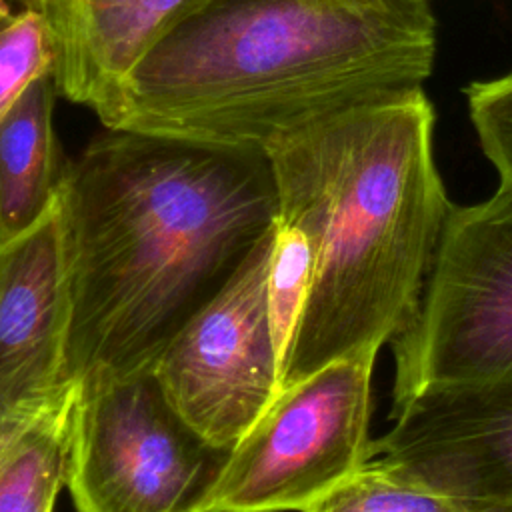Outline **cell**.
I'll use <instances>...</instances> for the list:
<instances>
[{
  "label": "cell",
  "mask_w": 512,
  "mask_h": 512,
  "mask_svg": "<svg viewBox=\"0 0 512 512\" xmlns=\"http://www.w3.org/2000/svg\"><path fill=\"white\" fill-rule=\"evenodd\" d=\"M212 0H26L54 42L58 96L104 112L134 66Z\"/></svg>",
  "instance_id": "9c48e42d"
},
{
  "label": "cell",
  "mask_w": 512,
  "mask_h": 512,
  "mask_svg": "<svg viewBox=\"0 0 512 512\" xmlns=\"http://www.w3.org/2000/svg\"><path fill=\"white\" fill-rule=\"evenodd\" d=\"M56 52L44 16L0 0V116L40 78L54 76Z\"/></svg>",
  "instance_id": "4fadbf2b"
},
{
  "label": "cell",
  "mask_w": 512,
  "mask_h": 512,
  "mask_svg": "<svg viewBox=\"0 0 512 512\" xmlns=\"http://www.w3.org/2000/svg\"><path fill=\"white\" fill-rule=\"evenodd\" d=\"M274 228L152 366L180 418L222 452L240 442L280 392L266 294Z\"/></svg>",
  "instance_id": "52a82bcc"
},
{
  "label": "cell",
  "mask_w": 512,
  "mask_h": 512,
  "mask_svg": "<svg viewBox=\"0 0 512 512\" xmlns=\"http://www.w3.org/2000/svg\"><path fill=\"white\" fill-rule=\"evenodd\" d=\"M54 76L36 80L0 116V238L32 226L60 190L68 160L54 130Z\"/></svg>",
  "instance_id": "8fae6325"
},
{
  "label": "cell",
  "mask_w": 512,
  "mask_h": 512,
  "mask_svg": "<svg viewBox=\"0 0 512 512\" xmlns=\"http://www.w3.org/2000/svg\"><path fill=\"white\" fill-rule=\"evenodd\" d=\"M314 254L308 238L294 226L276 222L268 264V316L280 358V372L312 282Z\"/></svg>",
  "instance_id": "5bb4252c"
},
{
  "label": "cell",
  "mask_w": 512,
  "mask_h": 512,
  "mask_svg": "<svg viewBox=\"0 0 512 512\" xmlns=\"http://www.w3.org/2000/svg\"><path fill=\"white\" fill-rule=\"evenodd\" d=\"M428 0H212L126 76L104 128L260 148L432 74Z\"/></svg>",
  "instance_id": "3957f363"
},
{
  "label": "cell",
  "mask_w": 512,
  "mask_h": 512,
  "mask_svg": "<svg viewBox=\"0 0 512 512\" xmlns=\"http://www.w3.org/2000/svg\"><path fill=\"white\" fill-rule=\"evenodd\" d=\"M466 94L484 154L498 170L500 180L512 182V74L474 82Z\"/></svg>",
  "instance_id": "9a60e30c"
},
{
  "label": "cell",
  "mask_w": 512,
  "mask_h": 512,
  "mask_svg": "<svg viewBox=\"0 0 512 512\" xmlns=\"http://www.w3.org/2000/svg\"><path fill=\"white\" fill-rule=\"evenodd\" d=\"M14 4H20V6H26V0H12Z\"/></svg>",
  "instance_id": "2e32d148"
},
{
  "label": "cell",
  "mask_w": 512,
  "mask_h": 512,
  "mask_svg": "<svg viewBox=\"0 0 512 512\" xmlns=\"http://www.w3.org/2000/svg\"><path fill=\"white\" fill-rule=\"evenodd\" d=\"M432 126L418 86L346 104L266 144L278 220L314 254L280 390L338 358L376 356L414 316L454 208Z\"/></svg>",
  "instance_id": "7a4b0ae2"
},
{
  "label": "cell",
  "mask_w": 512,
  "mask_h": 512,
  "mask_svg": "<svg viewBox=\"0 0 512 512\" xmlns=\"http://www.w3.org/2000/svg\"><path fill=\"white\" fill-rule=\"evenodd\" d=\"M390 344L392 404L430 386L512 378V182L452 208L416 312Z\"/></svg>",
  "instance_id": "277c9868"
},
{
  "label": "cell",
  "mask_w": 512,
  "mask_h": 512,
  "mask_svg": "<svg viewBox=\"0 0 512 512\" xmlns=\"http://www.w3.org/2000/svg\"><path fill=\"white\" fill-rule=\"evenodd\" d=\"M228 452L166 400L152 370L80 384L66 488L76 512H196Z\"/></svg>",
  "instance_id": "8992f818"
},
{
  "label": "cell",
  "mask_w": 512,
  "mask_h": 512,
  "mask_svg": "<svg viewBox=\"0 0 512 512\" xmlns=\"http://www.w3.org/2000/svg\"><path fill=\"white\" fill-rule=\"evenodd\" d=\"M376 356L328 362L282 388L228 452L196 512H304L372 456Z\"/></svg>",
  "instance_id": "5b68a950"
},
{
  "label": "cell",
  "mask_w": 512,
  "mask_h": 512,
  "mask_svg": "<svg viewBox=\"0 0 512 512\" xmlns=\"http://www.w3.org/2000/svg\"><path fill=\"white\" fill-rule=\"evenodd\" d=\"M78 398L64 366L0 352V512H54Z\"/></svg>",
  "instance_id": "30bf717a"
},
{
  "label": "cell",
  "mask_w": 512,
  "mask_h": 512,
  "mask_svg": "<svg viewBox=\"0 0 512 512\" xmlns=\"http://www.w3.org/2000/svg\"><path fill=\"white\" fill-rule=\"evenodd\" d=\"M382 456L462 512H512V378L430 386L392 404Z\"/></svg>",
  "instance_id": "ba28073f"
},
{
  "label": "cell",
  "mask_w": 512,
  "mask_h": 512,
  "mask_svg": "<svg viewBox=\"0 0 512 512\" xmlns=\"http://www.w3.org/2000/svg\"><path fill=\"white\" fill-rule=\"evenodd\" d=\"M60 194L80 384L152 370L278 222L264 150L132 130L96 134Z\"/></svg>",
  "instance_id": "6da1fadb"
},
{
  "label": "cell",
  "mask_w": 512,
  "mask_h": 512,
  "mask_svg": "<svg viewBox=\"0 0 512 512\" xmlns=\"http://www.w3.org/2000/svg\"><path fill=\"white\" fill-rule=\"evenodd\" d=\"M304 512H462L440 490L402 466L370 456Z\"/></svg>",
  "instance_id": "7c38bea8"
}]
</instances>
